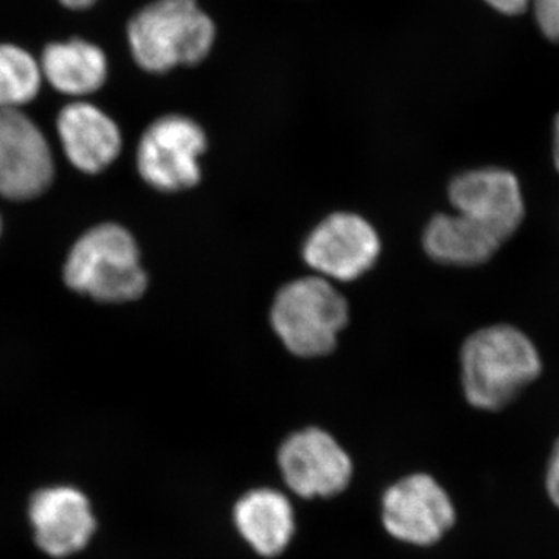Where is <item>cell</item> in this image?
Masks as SVG:
<instances>
[{"mask_svg":"<svg viewBox=\"0 0 559 559\" xmlns=\"http://www.w3.org/2000/svg\"><path fill=\"white\" fill-rule=\"evenodd\" d=\"M128 47L140 69L164 75L202 64L218 39V27L200 0H153L132 14Z\"/></svg>","mask_w":559,"mask_h":559,"instance_id":"obj_1","label":"cell"},{"mask_svg":"<svg viewBox=\"0 0 559 559\" xmlns=\"http://www.w3.org/2000/svg\"><path fill=\"white\" fill-rule=\"evenodd\" d=\"M462 384L471 406L498 412L538 380L543 362L527 334L507 323L485 326L463 342Z\"/></svg>","mask_w":559,"mask_h":559,"instance_id":"obj_2","label":"cell"},{"mask_svg":"<svg viewBox=\"0 0 559 559\" xmlns=\"http://www.w3.org/2000/svg\"><path fill=\"white\" fill-rule=\"evenodd\" d=\"M348 320L344 294L319 275L286 283L271 308L272 330L289 353L304 359L330 355Z\"/></svg>","mask_w":559,"mask_h":559,"instance_id":"obj_3","label":"cell"},{"mask_svg":"<svg viewBox=\"0 0 559 559\" xmlns=\"http://www.w3.org/2000/svg\"><path fill=\"white\" fill-rule=\"evenodd\" d=\"M64 280L69 288L108 304L138 300L148 285L134 237L110 223L94 227L75 242Z\"/></svg>","mask_w":559,"mask_h":559,"instance_id":"obj_4","label":"cell"},{"mask_svg":"<svg viewBox=\"0 0 559 559\" xmlns=\"http://www.w3.org/2000/svg\"><path fill=\"white\" fill-rule=\"evenodd\" d=\"M207 132L183 114H167L148 124L138 146L140 176L164 193L193 189L201 182Z\"/></svg>","mask_w":559,"mask_h":559,"instance_id":"obj_5","label":"cell"},{"mask_svg":"<svg viewBox=\"0 0 559 559\" xmlns=\"http://www.w3.org/2000/svg\"><path fill=\"white\" fill-rule=\"evenodd\" d=\"M381 253L377 229L358 213H331L304 242L305 263L330 282H353L374 266Z\"/></svg>","mask_w":559,"mask_h":559,"instance_id":"obj_6","label":"cell"},{"mask_svg":"<svg viewBox=\"0 0 559 559\" xmlns=\"http://www.w3.org/2000/svg\"><path fill=\"white\" fill-rule=\"evenodd\" d=\"M382 524L395 539L432 546L455 524V507L433 477L412 474L385 491Z\"/></svg>","mask_w":559,"mask_h":559,"instance_id":"obj_7","label":"cell"},{"mask_svg":"<svg viewBox=\"0 0 559 559\" xmlns=\"http://www.w3.org/2000/svg\"><path fill=\"white\" fill-rule=\"evenodd\" d=\"M53 157L46 135L21 109L0 108V194L27 201L49 189Z\"/></svg>","mask_w":559,"mask_h":559,"instance_id":"obj_8","label":"cell"},{"mask_svg":"<svg viewBox=\"0 0 559 559\" xmlns=\"http://www.w3.org/2000/svg\"><path fill=\"white\" fill-rule=\"evenodd\" d=\"M278 466L286 485L305 499L340 495L353 474L347 452L319 428L299 430L283 441Z\"/></svg>","mask_w":559,"mask_h":559,"instance_id":"obj_9","label":"cell"},{"mask_svg":"<svg viewBox=\"0 0 559 559\" xmlns=\"http://www.w3.org/2000/svg\"><path fill=\"white\" fill-rule=\"evenodd\" d=\"M455 212L510 240L524 221L525 205L520 180L509 170L484 167L460 173L448 187Z\"/></svg>","mask_w":559,"mask_h":559,"instance_id":"obj_10","label":"cell"},{"mask_svg":"<svg viewBox=\"0 0 559 559\" xmlns=\"http://www.w3.org/2000/svg\"><path fill=\"white\" fill-rule=\"evenodd\" d=\"M28 516L39 549L55 558L84 549L97 527L90 500L70 487L39 489L31 499Z\"/></svg>","mask_w":559,"mask_h":559,"instance_id":"obj_11","label":"cell"},{"mask_svg":"<svg viewBox=\"0 0 559 559\" xmlns=\"http://www.w3.org/2000/svg\"><path fill=\"white\" fill-rule=\"evenodd\" d=\"M57 130L70 164L81 171L105 170L119 157L120 128L92 103L73 102L64 106L58 116Z\"/></svg>","mask_w":559,"mask_h":559,"instance_id":"obj_12","label":"cell"},{"mask_svg":"<svg viewBox=\"0 0 559 559\" xmlns=\"http://www.w3.org/2000/svg\"><path fill=\"white\" fill-rule=\"evenodd\" d=\"M235 525L261 557L274 558L286 550L296 532L293 506L271 488L249 491L234 510Z\"/></svg>","mask_w":559,"mask_h":559,"instance_id":"obj_13","label":"cell"},{"mask_svg":"<svg viewBox=\"0 0 559 559\" xmlns=\"http://www.w3.org/2000/svg\"><path fill=\"white\" fill-rule=\"evenodd\" d=\"M39 64L44 80L69 97H86L100 91L109 75L105 51L83 38L50 43L43 50Z\"/></svg>","mask_w":559,"mask_h":559,"instance_id":"obj_14","label":"cell"},{"mask_svg":"<svg viewBox=\"0 0 559 559\" xmlns=\"http://www.w3.org/2000/svg\"><path fill=\"white\" fill-rule=\"evenodd\" d=\"M503 241L462 213H439L423 231L429 259L447 266L471 267L487 263Z\"/></svg>","mask_w":559,"mask_h":559,"instance_id":"obj_15","label":"cell"},{"mask_svg":"<svg viewBox=\"0 0 559 559\" xmlns=\"http://www.w3.org/2000/svg\"><path fill=\"white\" fill-rule=\"evenodd\" d=\"M39 61L16 44H0V108L21 109L38 97L43 86Z\"/></svg>","mask_w":559,"mask_h":559,"instance_id":"obj_16","label":"cell"},{"mask_svg":"<svg viewBox=\"0 0 559 559\" xmlns=\"http://www.w3.org/2000/svg\"><path fill=\"white\" fill-rule=\"evenodd\" d=\"M536 22L547 39L559 43V0H532Z\"/></svg>","mask_w":559,"mask_h":559,"instance_id":"obj_17","label":"cell"},{"mask_svg":"<svg viewBox=\"0 0 559 559\" xmlns=\"http://www.w3.org/2000/svg\"><path fill=\"white\" fill-rule=\"evenodd\" d=\"M546 489L551 503L559 509V439L550 452L546 469Z\"/></svg>","mask_w":559,"mask_h":559,"instance_id":"obj_18","label":"cell"},{"mask_svg":"<svg viewBox=\"0 0 559 559\" xmlns=\"http://www.w3.org/2000/svg\"><path fill=\"white\" fill-rule=\"evenodd\" d=\"M491 9L507 16H516L528 9L532 0H485Z\"/></svg>","mask_w":559,"mask_h":559,"instance_id":"obj_19","label":"cell"},{"mask_svg":"<svg viewBox=\"0 0 559 559\" xmlns=\"http://www.w3.org/2000/svg\"><path fill=\"white\" fill-rule=\"evenodd\" d=\"M97 0H60L61 5L73 11L91 9Z\"/></svg>","mask_w":559,"mask_h":559,"instance_id":"obj_20","label":"cell"},{"mask_svg":"<svg viewBox=\"0 0 559 559\" xmlns=\"http://www.w3.org/2000/svg\"><path fill=\"white\" fill-rule=\"evenodd\" d=\"M554 164L559 171V114L554 124Z\"/></svg>","mask_w":559,"mask_h":559,"instance_id":"obj_21","label":"cell"},{"mask_svg":"<svg viewBox=\"0 0 559 559\" xmlns=\"http://www.w3.org/2000/svg\"><path fill=\"white\" fill-rule=\"evenodd\" d=\"M0 229H2V224H0Z\"/></svg>","mask_w":559,"mask_h":559,"instance_id":"obj_22","label":"cell"}]
</instances>
